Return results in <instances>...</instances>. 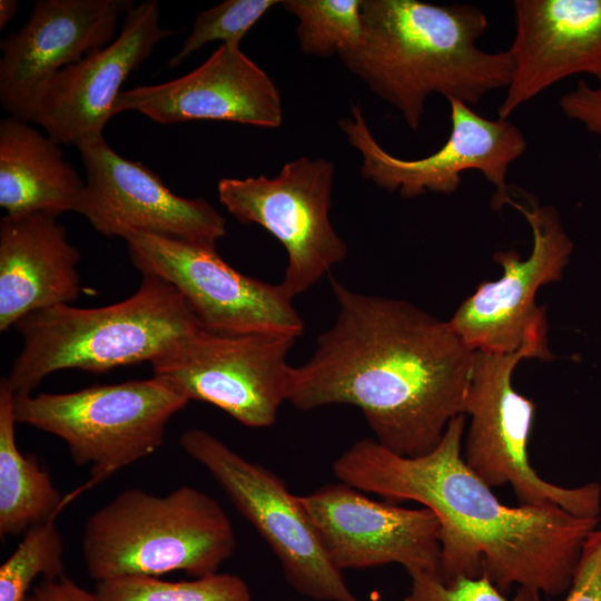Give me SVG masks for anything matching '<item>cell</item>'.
<instances>
[{
    "label": "cell",
    "instance_id": "d4e9b609",
    "mask_svg": "<svg viewBox=\"0 0 601 601\" xmlns=\"http://www.w3.org/2000/svg\"><path fill=\"white\" fill-rule=\"evenodd\" d=\"M63 552L55 519L29 530L0 566V601H24L35 579L65 575Z\"/></svg>",
    "mask_w": 601,
    "mask_h": 601
},
{
    "label": "cell",
    "instance_id": "f1b7e54d",
    "mask_svg": "<svg viewBox=\"0 0 601 601\" xmlns=\"http://www.w3.org/2000/svg\"><path fill=\"white\" fill-rule=\"evenodd\" d=\"M595 78L597 87L579 80L573 90L560 98L559 106L568 118L582 124L589 132L601 135V75Z\"/></svg>",
    "mask_w": 601,
    "mask_h": 601
},
{
    "label": "cell",
    "instance_id": "8992f818",
    "mask_svg": "<svg viewBox=\"0 0 601 601\" xmlns=\"http://www.w3.org/2000/svg\"><path fill=\"white\" fill-rule=\"evenodd\" d=\"M525 358H553L546 334L513 353L475 352L466 392L463 459L487 485L509 484L520 505H556L583 518H600L601 485L564 487L541 477L530 463L528 444L535 404L512 383Z\"/></svg>",
    "mask_w": 601,
    "mask_h": 601
},
{
    "label": "cell",
    "instance_id": "8fae6325",
    "mask_svg": "<svg viewBox=\"0 0 601 601\" xmlns=\"http://www.w3.org/2000/svg\"><path fill=\"white\" fill-rule=\"evenodd\" d=\"M447 101L451 132L446 141L433 154L416 159L393 156L381 147L358 105L352 106L351 117L338 125L362 156V176L378 187L404 198L427 191L453 194L463 173L477 170L495 187L491 206L501 210L513 200L506 176L511 164L526 150V138L509 119H489L459 99Z\"/></svg>",
    "mask_w": 601,
    "mask_h": 601
},
{
    "label": "cell",
    "instance_id": "7a4b0ae2",
    "mask_svg": "<svg viewBox=\"0 0 601 601\" xmlns=\"http://www.w3.org/2000/svg\"><path fill=\"white\" fill-rule=\"evenodd\" d=\"M466 415L454 417L430 453L407 457L375 439L353 443L333 463L335 476L386 502L430 509L441 528L444 582L485 573L502 592L516 585L555 598L572 582L583 544L600 518L556 505L509 506L463 459Z\"/></svg>",
    "mask_w": 601,
    "mask_h": 601
},
{
    "label": "cell",
    "instance_id": "ba28073f",
    "mask_svg": "<svg viewBox=\"0 0 601 601\" xmlns=\"http://www.w3.org/2000/svg\"><path fill=\"white\" fill-rule=\"evenodd\" d=\"M179 445L208 471L265 540L294 590L318 601H362L331 561L299 497L277 474L205 430L184 431Z\"/></svg>",
    "mask_w": 601,
    "mask_h": 601
},
{
    "label": "cell",
    "instance_id": "83f0119b",
    "mask_svg": "<svg viewBox=\"0 0 601 601\" xmlns=\"http://www.w3.org/2000/svg\"><path fill=\"white\" fill-rule=\"evenodd\" d=\"M563 601H601V528L585 540Z\"/></svg>",
    "mask_w": 601,
    "mask_h": 601
},
{
    "label": "cell",
    "instance_id": "9a60e30c",
    "mask_svg": "<svg viewBox=\"0 0 601 601\" xmlns=\"http://www.w3.org/2000/svg\"><path fill=\"white\" fill-rule=\"evenodd\" d=\"M331 561L343 570L400 564L440 575L441 528L427 508L380 502L344 482L298 496Z\"/></svg>",
    "mask_w": 601,
    "mask_h": 601
},
{
    "label": "cell",
    "instance_id": "7402d4cb",
    "mask_svg": "<svg viewBox=\"0 0 601 601\" xmlns=\"http://www.w3.org/2000/svg\"><path fill=\"white\" fill-rule=\"evenodd\" d=\"M14 392L0 381V535H24L56 519L66 503L49 473L32 454H22L16 442Z\"/></svg>",
    "mask_w": 601,
    "mask_h": 601
},
{
    "label": "cell",
    "instance_id": "277c9868",
    "mask_svg": "<svg viewBox=\"0 0 601 601\" xmlns=\"http://www.w3.org/2000/svg\"><path fill=\"white\" fill-rule=\"evenodd\" d=\"M22 347L7 376L14 395L31 394L50 374L69 368L104 373L151 362L203 328L168 280L142 274L128 298L97 308L69 304L32 312L13 326Z\"/></svg>",
    "mask_w": 601,
    "mask_h": 601
},
{
    "label": "cell",
    "instance_id": "3957f363",
    "mask_svg": "<svg viewBox=\"0 0 601 601\" xmlns=\"http://www.w3.org/2000/svg\"><path fill=\"white\" fill-rule=\"evenodd\" d=\"M362 19L361 42L338 57L412 130L420 128L433 93L475 106L510 85L508 50L487 52L477 46L489 22L475 6L362 0Z\"/></svg>",
    "mask_w": 601,
    "mask_h": 601
},
{
    "label": "cell",
    "instance_id": "ac0fdd59",
    "mask_svg": "<svg viewBox=\"0 0 601 601\" xmlns=\"http://www.w3.org/2000/svg\"><path fill=\"white\" fill-rule=\"evenodd\" d=\"M124 111L162 125L217 120L277 128L283 122L282 98L270 77L239 47L223 43L189 73L122 90L112 116Z\"/></svg>",
    "mask_w": 601,
    "mask_h": 601
},
{
    "label": "cell",
    "instance_id": "603a6c76",
    "mask_svg": "<svg viewBox=\"0 0 601 601\" xmlns=\"http://www.w3.org/2000/svg\"><path fill=\"white\" fill-rule=\"evenodd\" d=\"M98 601H252L247 583L236 574L214 573L187 581L125 575L97 582Z\"/></svg>",
    "mask_w": 601,
    "mask_h": 601
},
{
    "label": "cell",
    "instance_id": "5bb4252c",
    "mask_svg": "<svg viewBox=\"0 0 601 601\" xmlns=\"http://www.w3.org/2000/svg\"><path fill=\"white\" fill-rule=\"evenodd\" d=\"M78 150L86 185L76 213L99 234L125 240L155 235L206 247H216L226 235V220L211 204L176 195L156 173L117 154L104 137Z\"/></svg>",
    "mask_w": 601,
    "mask_h": 601
},
{
    "label": "cell",
    "instance_id": "f546056e",
    "mask_svg": "<svg viewBox=\"0 0 601 601\" xmlns=\"http://www.w3.org/2000/svg\"><path fill=\"white\" fill-rule=\"evenodd\" d=\"M24 601H98L91 593L66 575L55 580H43L26 597Z\"/></svg>",
    "mask_w": 601,
    "mask_h": 601
},
{
    "label": "cell",
    "instance_id": "44dd1931",
    "mask_svg": "<svg viewBox=\"0 0 601 601\" xmlns=\"http://www.w3.org/2000/svg\"><path fill=\"white\" fill-rule=\"evenodd\" d=\"M86 181L60 145L16 117L0 121V206L6 215L76 211Z\"/></svg>",
    "mask_w": 601,
    "mask_h": 601
},
{
    "label": "cell",
    "instance_id": "52a82bcc",
    "mask_svg": "<svg viewBox=\"0 0 601 601\" xmlns=\"http://www.w3.org/2000/svg\"><path fill=\"white\" fill-rule=\"evenodd\" d=\"M188 400L151 377L70 393L14 395L17 423L60 437L73 462L88 465L91 487L154 454L170 418Z\"/></svg>",
    "mask_w": 601,
    "mask_h": 601
},
{
    "label": "cell",
    "instance_id": "ffe728a7",
    "mask_svg": "<svg viewBox=\"0 0 601 601\" xmlns=\"http://www.w3.org/2000/svg\"><path fill=\"white\" fill-rule=\"evenodd\" d=\"M79 260V249L57 217L4 215L0 221V331L32 312L77 300Z\"/></svg>",
    "mask_w": 601,
    "mask_h": 601
},
{
    "label": "cell",
    "instance_id": "1f68e13d",
    "mask_svg": "<svg viewBox=\"0 0 601 601\" xmlns=\"http://www.w3.org/2000/svg\"><path fill=\"white\" fill-rule=\"evenodd\" d=\"M599 159H600V161H601V152L599 154Z\"/></svg>",
    "mask_w": 601,
    "mask_h": 601
},
{
    "label": "cell",
    "instance_id": "4dcf8cb0",
    "mask_svg": "<svg viewBox=\"0 0 601 601\" xmlns=\"http://www.w3.org/2000/svg\"><path fill=\"white\" fill-rule=\"evenodd\" d=\"M19 2L17 0H0V29H4L16 16Z\"/></svg>",
    "mask_w": 601,
    "mask_h": 601
},
{
    "label": "cell",
    "instance_id": "30bf717a",
    "mask_svg": "<svg viewBox=\"0 0 601 601\" xmlns=\"http://www.w3.org/2000/svg\"><path fill=\"white\" fill-rule=\"evenodd\" d=\"M335 166L299 157L273 178H223L220 204L243 224H257L287 253L283 282L290 297L308 290L347 255V245L329 221Z\"/></svg>",
    "mask_w": 601,
    "mask_h": 601
},
{
    "label": "cell",
    "instance_id": "4fadbf2b",
    "mask_svg": "<svg viewBox=\"0 0 601 601\" xmlns=\"http://www.w3.org/2000/svg\"><path fill=\"white\" fill-rule=\"evenodd\" d=\"M132 265L157 275L183 295L200 326L219 334H285L299 337L304 322L282 284L247 276L216 247L155 235L125 240Z\"/></svg>",
    "mask_w": 601,
    "mask_h": 601
},
{
    "label": "cell",
    "instance_id": "5b68a950",
    "mask_svg": "<svg viewBox=\"0 0 601 601\" xmlns=\"http://www.w3.org/2000/svg\"><path fill=\"white\" fill-rule=\"evenodd\" d=\"M82 555L97 582L184 571L193 578L217 573L237 548L223 506L188 485L166 495L127 489L86 521Z\"/></svg>",
    "mask_w": 601,
    "mask_h": 601
},
{
    "label": "cell",
    "instance_id": "484cf974",
    "mask_svg": "<svg viewBox=\"0 0 601 601\" xmlns=\"http://www.w3.org/2000/svg\"><path fill=\"white\" fill-rule=\"evenodd\" d=\"M278 3V0H226L199 12L190 33L177 53L169 59L168 67L176 68L211 41L219 40L223 45L239 47L250 28Z\"/></svg>",
    "mask_w": 601,
    "mask_h": 601
},
{
    "label": "cell",
    "instance_id": "e0dca14e",
    "mask_svg": "<svg viewBox=\"0 0 601 601\" xmlns=\"http://www.w3.org/2000/svg\"><path fill=\"white\" fill-rule=\"evenodd\" d=\"M132 0H38L28 21L0 43V101L28 121L52 77L115 39Z\"/></svg>",
    "mask_w": 601,
    "mask_h": 601
},
{
    "label": "cell",
    "instance_id": "cb8c5ba5",
    "mask_svg": "<svg viewBox=\"0 0 601 601\" xmlns=\"http://www.w3.org/2000/svg\"><path fill=\"white\" fill-rule=\"evenodd\" d=\"M298 20L296 36L306 55L331 57L355 48L362 39V0H284Z\"/></svg>",
    "mask_w": 601,
    "mask_h": 601
},
{
    "label": "cell",
    "instance_id": "6da1fadb",
    "mask_svg": "<svg viewBox=\"0 0 601 601\" xmlns=\"http://www.w3.org/2000/svg\"><path fill=\"white\" fill-rule=\"evenodd\" d=\"M331 286L337 317L292 368L287 402L300 411L353 405L387 450L430 453L464 414L475 351L410 302L359 294L334 277Z\"/></svg>",
    "mask_w": 601,
    "mask_h": 601
},
{
    "label": "cell",
    "instance_id": "7c38bea8",
    "mask_svg": "<svg viewBox=\"0 0 601 601\" xmlns=\"http://www.w3.org/2000/svg\"><path fill=\"white\" fill-rule=\"evenodd\" d=\"M521 194L525 203L513 198L510 206L530 225V255L522 258L514 248L494 253L501 277L481 283L447 321L475 352L513 353L548 333L545 309L536 305L535 296L540 287L561 280L574 249L559 211Z\"/></svg>",
    "mask_w": 601,
    "mask_h": 601
},
{
    "label": "cell",
    "instance_id": "2e32d148",
    "mask_svg": "<svg viewBox=\"0 0 601 601\" xmlns=\"http://www.w3.org/2000/svg\"><path fill=\"white\" fill-rule=\"evenodd\" d=\"M176 33L159 24L158 1L135 4L125 16L119 36L52 77L29 122L41 126L59 145L78 148L102 138L125 80L160 41Z\"/></svg>",
    "mask_w": 601,
    "mask_h": 601
},
{
    "label": "cell",
    "instance_id": "d6986e66",
    "mask_svg": "<svg viewBox=\"0 0 601 601\" xmlns=\"http://www.w3.org/2000/svg\"><path fill=\"white\" fill-rule=\"evenodd\" d=\"M512 77L497 109L508 120L556 82L601 75V0H515Z\"/></svg>",
    "mask_w": 601,
    "mask_h": 601
},
{
    "label": "cell",
    "instance_id": "4316f807",
    "mask_svg": "<svg viewBox=\"0 0 601 601\" xmlns=\"http://www.w3.org/2000/svg\"><path fill=\"white\" fill-rule=\"evenodd\" d=\"M410 578L411 589L404 601H542L539 592L523 587L508 598L485 573L477 578L457 577L449 582L425 572Z\"/></svg>",
    "mask_w": 601,
    "mask_h": 601
},
{
    "label": "cell",
    "instance_id": "9c48e42d",
    "mask_svg": "<svg viewBox=\"0 0 601 601\" xmlns=\"http://www.w3.org/2000/svg\"><path fill=\"white\" fill-rule=\"evenodd\" d=\"M296 337L199 328L150 362L152 376L188 401L213 404L240 424L274 425L288 400Z\"/></svg>",
    "mask_w": 601,
    "mask_h": 601
}]
</instances>
